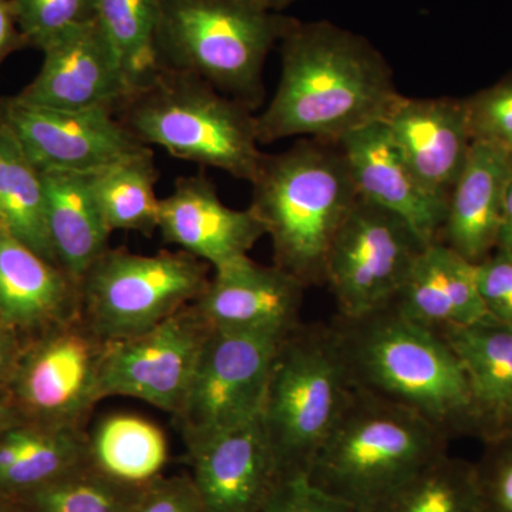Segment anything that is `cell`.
I'll list each match as a JSON object with an SVG mask.
<instances>
[{"mask_svg": "<svg viewBox=\"0 0 512 512\" xmlns=\"http://www.w3.org/2000/svg\"><path fill=\"white\" fill-rule=\"evenodd\" d=\"M254 113L192 74L158 67L116 116L144 146L251 184L265 156Z\"/></svg>", "mask_w": 512, "mask_h": 512, "instance_id": "obj_6", "label": "cell"}, {"mask_svg": "<svg viewBox=\"0 0 512 512\" xmlns=\"http://www.w3.org/2000/svg\"><path fill=\"white\" fill-rule=\"evenodd\" d=\"M279 46L278 89L256 114L261 146L289 137L338 143L386 120L402 99L382 53L352 30L296 19Z\"/></svg>", "mask_w": 512, "mask_h": 512, "instance_id": "obj_1", "label": "cell"}, {"mask_svg": "<svg viewBox=\"0 0 512 512\" xmlns=\"http://www.w3.org/2000/svg\"><path fill=\"white\" fill-rule=\"evenodd\" d=\"M264 512H355L349 504L313 485L306 476L285 478L276 485Z\"/></svg>", "mask_w": 512, "mask_h": 512, "instance_id": "obj_36", "label": "cell"}, {"mask_svg": "<svg viewBox=\"0 0 512 512\" xmlns=\"http://www.w3.org/2000/svg\"><path fill=\"white\" fill-rule=\"evenodd\" d=\"M0 512H2V510H0Z\"/></svg>", "mask_w": 512, "mask_h": 512, "instance_id": "obj_43", "label": "cell"}, {"mask_svg": "<svg viewBox=\"0 0 512 512\" xmlns=\"http://www.w3.org/2000/svg\"><path fill=\"white\" fill-rule=\"evenodd\" d=\"M355 384L332 325H302L276 349L261 420L281 480L308 477Z\"/></svg>", "mask_w": 512, "mask_h": 512, "instance_id": "obj_7", "label": "cell"}, {"mask_svg": "<svg viewBox=\"0 0 512 512\" xmlns=\"http://www.w3.org/2000/svg\"><path fill=\"white\" fill-rule=\"evenodd\" d=\"M157 231L164 244L175 245L212 269L248 255L266 237L254 212L227 207L202 173L177 178L173 192L160 198Z\"/></svg>", "mask_w": 512, "mask_h": 512, "instance_id": "obj_17", "label": "cell"}, {"mask_svg": "<svg viewBox=\"0 0 512 512\" xmlns=\"http://www.w3.org/2000/svg\"><path fill=\"white\" fill-rule=\"evenodd\" d=\"M28 40L20 32L12 0H0V67L12 53L25 49Z\"/></svg>", "mask_w": 512, "mask_h": 512, "instance_id": "obj_38", "label": "cell"}, {"mask_svg": "<svg viewBox=\"0 0 512 512\" xmlns=\"http://www.w3.org/2000/svg\"><path fill=\"white\" fill-rule=\"evenodd\" d=\"M447 443L419 414L355 387L308 480L355 512H373L447 453Z\"/></svg>", "mask_w": 512, "mask_h": 512, "instance_id": "obj_4", "label": "cell"}, {"mask_svg": "<svg viewBox=\"0 0 512 512\" xmlns=\"http://www.w3.org/2000/svg\"><path fill=\"white\" fill-rule=\"evenodd\" d=\"M500 254L512 256V167L507 192H505L503 218H501L500 231H498L495 251Z\"/></svg>", "mask_w": 512, "mask_h": 512, "instance_id": "obj_39", "label": "cell"}, {"mask_svg": "<svg viewBox=\"0 0 512 512\" xmlns=\"http://www.w3.org/2000/svg\"><path fill=\"white\" fill-rule=\"evenodd\" d=\"M338 146L360 200L402 218L427 244L439 241L447 202L423 187L384 121L343 137Z\"/></svg>", "mask_w": 512, "mask_h": 512, "instance_id": "obj_18", "label": "cell"}, {"mask_svg": "<svg viewBox=\"0 0 512 512\" xmlns=\"http://www.w3.org/2000/svg\"><path fill=\"white\" fill-rule=\"evenodd\" d=\"M29 47L43 46L63 30L97 18L99 0H12Z\"/></svg>", "mask_w": 512, "mask_h": 512, "instance_id": "obj_32", "label": "cell"}, {"mask_svg": "<svg viewBox=\"0 0 512 512\" xmlns=\"http://www.w3.org/2000/svg\"><path fill=\"white\" fill-rule=\"evenodd\" d=\"M133 512H204L190 476L160 477L148 485Z\"/></svg>", "mask_w": 512, "mask_h": 512, "instance_id": "obj_37", "label": "cell"}, {"mask_svg": "<svg viewBox=\"0 0 512 512\" xmlns=\"http://www.w3.org/2000/svg\"><path fill=\"white\" fill-rule=\"evenodd\" d=\"M476 279L487 315L512 329V256L493 252L476 265Z\"/></svg>", "mask_w": 512, "mask_h": 512, "instance_id": "obj_35", "label": "cell"}, {"mask_svg": "<svg viewBox=\"0 0 512 512\" xmlns=\"http://www.w3.org/2000/svg\"><path fill=\"white\" fill-rule=\"evenodd\" d=\"M106 343L82 316L49 329L16 370L15 392L40 424L83 427L101 402L100 373Z\"/></svg>", "mask_w": 512, "mask_h": 512, "instance_id": "obj_12", "label": "cell"}, {"mask_svg": "<svg viewBox=\"0 0 512 512\" xmlns=\"http://www.w3.org/2000/svg\"><path fill=\"white\" fill-rule=\"evenodd\" d=\"M0 119L42 173H94L151 148L106 109H50L13 96L0 100Z\"/></svg>", "mask_w": 512, "mask_h": 512, "instance_id": "obj_13", "label": "cell"}, {"mask_svg": "<svg viewBox=\"0 0 512 512\" xmlns=\"http://www.w3.org/2000/svg\"><path fill=\"white\" fill-rule=\"evenodd\" d=\"M10 326L0 319V384L8 377L13 366V342Z\"/></svg>", "mask_w": 512, "mask_h": 512, "instance_id": "obj_40", "label": "cell"}, {"mask_svg": "<svg viewBox=\"0 0 512 512\" xmlns=\"http://www.w3.org/2000/svg\"><path fill=\"white\" fill-rule=\"evenodd\" d=\"M210 271L181 249L138 255L110 248L80 282L83 322L104 343L141 335L197 301Z\"/></svg>", "mask_w": 512, "mask_h": 512, "instance_id": "obj_8", "label": "cell"}, {"mask_svg": "<svg viewBox=\"0 0 512 512\" xmlns=\"http://www.w3.org/2000/svg\"><path fill=\"white\" fill-rule=\"evenodd\" d=\"M474 467L483 512H512V434L485 441Z\"/></svg>", "mask_w": 512, "mask_h": 512, "instance_id": "obj_34", "label": "cell"}, {"mask_svg": "<svg viewBox=\"0 0 512 512\" xmlns=\"http://www.w3.org/2000/svg\"><path fill=\"white\" fill-rule=\"evenodd\" d=\"M279 343L211 330L183 406L174 416L185 446L261 416Z\"/></svg>", "mask_w": 512, "mask_h": 512, "instance_id": "obj_10", "label": "cell"}, {"mask_svg": "<svg viewBox=\"0 0 512 512\" xmlns=\"http://www.w3.org/2000/svg\"><path fill=\"white\" fill-rule=\"evenodd\" d=\"M89 464L83 427L9 426L0 434V491L32 494Z\"/></svg>", "mask_w": 512, "mask_h": 512, "instance_id": "obj_25", "label": "cell"}, {"mask_svg": "<svg viewBox=\"0 0 512 512\" xmlns=\"http://www.w3.org/2000/svg\"><path fill=\"white\" fill-rule=\"evenodd\" d=\"M332 328L356 389L412 410L448 440L473 436L466 372L441 333L393 306L362 318L338 316Z\"/></svg>", "mask_w": 512, "mask_h": 512, "instance_id": "obj_2", "label": "cell"}, {"mask_svg": "<svg viewBox=\"0 0 512 512\" xmlns=\"http://www.w3.org/2000/svg\"><path fill=\"white\" fill-rule=\"evenodd\" d=\"M161 0H99L97 19L119 53L134 90L157 72Z\"/></svg>", "mask_w": 512, "mask_h": 512, "instance_id": "obj_30", "label": "cell"}, {"mask_svg": "<svg viewBox=\"0 0 512 512\" xmlns=\"http://www.w3.org/2000/svg\"><path fill=\"white\" fill-rule=\"evenodd\" d=\"M158 178L151 148L90 173L94 195L111 232L133 231L153 237L160 208Z\"/></svg>", "mask_w": 512, "mask_h": 512, "instance_id": "obj_28", "label": "cell"}, {"mask_svg": "<svg viewBox=\"0 0 512 512\" xmlns=\"http://www.w3.org/2000/svg\"><path fill=\"white\" fill-rule=\"evenodd\" d=\"M15 419V413H13L8 404L0 402V430L13 426Z\"/></svg>", "mask_w": 512, "mask_h": 512, "instance_id": "obj_41", "label": "cell"}, {"mask_svg": "<svg viewBox=\"0 0 512 512\" xmlns=\"http://www.w3.org/2000/svg\"><path fill=\"white\" fill-rule=\"evenodd\" d=\"M82 316L80 282L0 229V319L47 330Z\"/></svg>", "mask_w": 512, "mask_h": 512, "instance_id": "obj_21", "label": "cell"}, {"mask_svg": "<svg viewBox=\"0 0 512 512\" xmlns=\"http://www.w3.org/2000/svg\"><path fill=\"white\" fill-rule=\"evenodd\" d=\"M295 20L258 0H161L158 67L192 74L256 111L266 59Z\"/></svg>", "mask_w": 512, "mask_h": 512, "instance_id": "obj_5", "label": "cell"}, {"mask_svg": "<svg viewBox=\"0 0 512 512\" xmlns=\"http://www.w3.org/2000/svg\"><path fill=\"white\" fill-rule=\"evenodd\" d=\"M185 447L204 512L265 511L281 477L261 416Z\"/></svg>", "mask_w": 512, "mask_h": 512, "instance_id": "obj_16", "label": "cell"}, {"mask_svg": "<svg viewBox=\"0 0 512 512\" xmlns=\"http://www.w3.org/2000/svg\"><path fill=\"white\" fill-rule=\"evenodd\" d=\"M466 372L473 436L512 434V329L494 319L440 332Z\"/></svg>", "mask_w": 512, "mask_h": 512, "instance_id": "obj_23", "label": "cell"}, {"mask_svg": "<svg viewBox=\"0 0 512 512\" xmlns=\"http://www.w3.org/2000/svg\"><path fill=\"white\" fill-rule=\"evenodd\" d=\"M0 229L57 264L46 218L42 171L0 119Z\"/></svg>", "mask_w": 512, "mask_h": 512, "instance_id": "obj_27", "label": "cell"}, {"mask_svg": "<svg viewBox=\"0 0 512 512\" xmlns=\"http://www.w3.org/2000/svg\"><path fill=\"white\" fill-rule=\"evenodd\" d=\"M427 245L402 218L357 198L326 261L325 285L339 318H362L392 305Z\"/></svg>", "mask_w": 512, "mask_h": 512, "instance_id": "obj_9", "label": "cell"}, {"mask_svg": "<svg viewBox=\"0 0 512 512\" xmlns=\"http://www.w3.org/2000/svg\"><path fill=\"white\" fill-rule=\"evenodd\" d=\"M384 123L423 187L447 202L473 144L464 99L402 96Z\"/></svg>", "mask_w": 512, "mask_h": 512, "instance_id": "obj_19", "label": "cell"}, {"mask_svg": "<svg viewBox=\"0 0 512 512\" xmlns=\"http://www.w3.org/2000/svg\"><path fill=\"white\" fill-rule=\"evenodd\" d=\"M146 488L119 483L86 464L28 500L33 512H133Z\"/></svg>", "mask_w": 512, "mask_h": 512, "instance_id": "obj_31", "label": "cell"}, {"mask_svg": "<svg viewBox=\"0 0 512 512\" xmlns=\"http://www.w3.org/2000/svg\"><path fill=\"white\" fill-rule=\"evenodd\" d=\"M390 306L439 333L491 319L478 293L476 264L439 241L423 249Z\"/></svg>", "mask_w": 512, "mask_h": 512, "instance_id": "obj_22", "label": "cell"}, {"mask_svg": "<svg viewBox=\"0 0 512 512\" xmlns=\"http://www.w3.org/2000/svg\"><path fill=\"white\" fill-rule=\"evenodd\" d=\"M373 512H483L476 467L441 454Z\"/></svg>", "mask_w": 512, "mask_h": 512, "instance_id": "obj_29", "label": "cell"}, {"mask_svg": "<svg viewBox=\"0 0 512 512\" xmlns=\"http://www.w3.org/2000/svg\"><path fill=\"white\" fill-rule=\"evenodd\" d=\"M511 167L510 151L474 140L448 195L439 242L471 264H480L495 251Z\"/></svg>", "mask_w": 512, "mask_h": 512, "instance_id": "obj_20", "label": "cell"}, {"mask_svg": "<svg viewBox=\"0 0 512 512\" xmlns=\"http://www.w3.org/2000/svg\"><path fill=\"white\" fill-rule=\"evenodd\" d=\"M40 50L42 69L16 94L26 103L117 114L133 93L119 53L97 18L57 33Z\"/></svg>", "mask_w": 512, "mask_h": 512, "instance_id": "obj_14", "label": "cell"}, {"mask_svg": "<svg viewBox=\"0 0 512 512\" xmlns=\"http://www.w3.org/2000/svg\"><path fill=\"white\" fill-rule=\"evenodd\" d=\"M305 289L278 266L245 255L214 268L192 305L211 329L282 342L302 325Z\"/></svg>", "mask_w": 512, "mask_h": 512, "instance_id": "obj_15", "label": "cell"}, {"mask_svg": "<svg viewBox=\"0 0 512 512\" xmlns=\"http://www.w3.org/2000/svg\"><path fill=\"white\" fill-rule=\"evenodd\" d=\"M464 103L473 141L495 144L512 153V73Z\"/></svg>", "mask_w": 512, "mask_h": 512, "instance_id": "obj_33", "label": "cell"}, {"mask_svg": "<svg viewBox=\"0 0 512 512\" xmlns=\"http://www.w3.org/2000/svg\"><path fill=\"white\" fill-rule=\"evenodd\" d=\"M90 466L119 483L146 488L163 477L168 461L164 431L137 414L104 417L87 434Z\"/></svg>", "mask_w": 512, "mask_h": 512, "instance_id": "obj_26", "label": "cell"}, {"mask_svg": "<svg viewBox=\"0 0 512 512\" xmlns=\"http://www.w3.org/2000/svg\"><path fill=\"white\" fill-rule=\"evenodd\" d=\"M258 2H261L266 8L275 10V12H282L298 0H258Z\"/></svg>", "mask_w": 512, "mask_h": 512, "instance_id": "obj_42", "label": "cell"}, {"mask_svg": "<svg viewBox=\"0 0 512 512\" xmlns=\"http://www.w3.org/2000/svg\"><path fill=\"white\" fill-rule=\"evenodd\" d=\"M46 218L56 261L77 282L109 251L111 229L94 195L90 173L43 171Z\"/></svg>", "mask_w": 512, "mask_h": 512, "instance_id": "obj_24", "label": "cell"}, {"mask_svg": "<svg viewBox=\"0 0 512 512\" xmlns=\"http://www.w3.org/2000/svg\"><path fill=\"white\" fill-rule=\"evenodd\" d=\"M251 185L249 210L271 238L274 265L306 289L325 285L330 247L359 198L338 143L301 138L265 154Z\"/></svg>", "mask_w": 512, "mask_h": 512, "instance_id": "obj_3", "label": "cell"}, {"mask_svg": "<svg viewBox=\"0 0 512 512\" xmlns=\"http://www.w3.org/2000/svg\"><path fill=\"white\" fill-rule=\"evenodd\" d=\"M211 330L191 303L156 328L106 343L101 400L133 397L177 416Z\"/></svg>", "mask_w": 512, "mask_h": 512, "instance_id": "obj_11", "label": "cell"}]
</instances>
